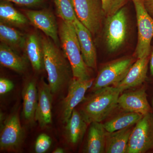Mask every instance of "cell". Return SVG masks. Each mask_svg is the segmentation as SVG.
I'll return each instance as SVG.
<instances>
[{
    "mask_svg": "<svg viewBox=\"0 0 153 153\" xmlns=\"http://www.w3.org/2000/svg\"><path fill=\"white\" fill-rule=\"evenodd\" d=\"M44 67L48 74V84L52 94L60 91L66 84H69L71 66L64 54L57 45L46 38L41 39Z\"/></svg>",
    "mask_w": 153,
    "mask_h": 153,
    "instance_id": "obj_1",
    "label": "cell"
},
{
    "mask_svg": "<svg viewBox=\"0 0 153 153\" xmlns=\"http://www.w3.org/2000/svg\"><path fill=\"white\" fill-rule=\"evenodd\" d=\"M122 93L117 88L111 86L94 91L85 100L79 111L88 124L105 120L118 106Z\"/></svg>",
    "mask_w": 153,
    "mask_h": 153,
    "instance_id": "obj_2",
    "label": "cell"
},
{
    "mask_svg": "<svg viewBox=\"0 0 153 153\" xmlns=\"http://www.w3.org/2000/svg\"><path fill=\"white\" fill-rule=\"evenodd\" d=\"M59 36L63 54L71 66L73 77L81 79H91L89 68L82 57L73 23L63 21L59 27Z\"/></svg>",
    "mask_w": 153,
    "mask_h": 153,
    "instance_id": "obj_3",
    "label": "cell"
},
{
    "mask_svg": "<svg viewBox=\"0 0 153 153\" xmlns=\"http://www.w3.org/2000/svg\"><path fill=\"white\" fill-rule=\"evenodd\" d=\"M127 12L124 7L105 17L103 23V41L107 50L114 53L125 44L128 35Z\"/></svg>",
    "mask_w": 153,
    "mask_h": 153,
    "instance_id": "obj_4",
    "label": "cell"
},
{
    "mask_svg": "<svg viewBox=\"0 0 153 153\" xmlns=\"http://www.w3.org/2000/svg\"><path fill=\"white\" fill-rule=\"evenodd\" d=\"M131 1L135 10L137 27V41L135 56L137 59L149 57L153 38V19L145 9L143 0Z\"/></svg>",
    "mask_w": 153,
    "mask_h": 153,
    "instance_id": "obj_5",
    "label": "cell"
},
{
    "mask_svg": "<svg viewBox=\"0 0 153 153\" xmlns=\"http://www.w3.org/2000/svg\"><path fill=\"white\" fill-rule=\"evenodd\" d=\"M134 63L133 58L124 57L110 61L100 69L92 86L93 91L102 88L115 86L124 79Z\"/></svg>",
    "mask_w": 153,
    "mask_h": 153,
    "instance_id": "obj_6",
    "label": "cell"
},
{
    "mask_svg": "<svg viewBox=\"0 0 153 153\" xmlns=\"http://www.w3.org/2000/svg\"><path fill=\"white\" fill-rule=\"evenodd\" d=\"M76 17L93 36L100 32L105 15L100 0H73Z\"/></svg>",
    "mask_w": 153,
    "mask_h": 153,
    "instance_id": "obj_7",
    "label": "cell"
},
{
    "mask_svg": "<svg viewBox=\"0 0 153 153\" xmlns=\"http://www.w3.org/2000/svg\"><path fill=\"white\" fill-rule=\"evenodd\" d=\"M153 149V115L143 116L134 127L126 153H143Z\"/></svg>",
    "mask_w": 153,
    "mask_h": 153,
    "instance_id": "obj_8",
    "label": "cell"
},
{
    "mask_svg": "<svg viewBox=\"0 0 153 153\" xmlns=\"http://www.w3.org/2000/svg\"><path fill=\"white\" fill-rule=\"evenodd\" d=\"M25 134L19 112L15 111L6 119L1 129V151L13 152L19 149L25 138Z\"/></svg>",
    "mask_w": 153,
    "mask_h": 153,
    "instance_id": "obj_9",
    "label": "cell"
},
{
    "mask_svg": "<svg viewBox=\"0 0 153 153\" xmlns=\"http://www.w3.org/2000/svg\"><path fill=\"white\" fill-rule=\"evenodd\" d=\"M94 81L92 79H71L68 84V93L62 104L61 117L63 123L68 121L75 108L83 101L86 91L92 87Z\"/></svg>",
    "mask_w": 153,
    "mask_h": 153,
    "instance_id": "obj_10",
    "label": "cell"
},
{
    "mask_svg": "<svg viewBox=\"0 0 153 153\" xmlns=\"http://www.w3.org/2000/svg\"><path fill=\"white\" fill-rule=\"evenodd\" d=\"M26 16L33 26L44 32L59 47V29L52 13L47 10H28L26 12Z\"/></svg>",
    "mask_w": 153,
    "mask_h": 153,
    "instance_id": "obj_11",
    "label": "cell"
},
{
    "mask_svg": "<svg viewBox=\"0 0 153 153\" xmlns=\"http://www.w3.org/2000/svg\"><path fill=\"white\" fill-rule=\"evenodd\" d=\"M38 101L35 120L41 128L49 126L52 122V94L48 83L43 79L38 85Z\"/></svg>",
    "mask_w": 153,
    "mask_h": 153,
    "instance_id": "obj_12",
    "label": "cell"
},
{
    "mask_svg": "<svg viewBox=\"0 0 153 153\" xmlns=\"http://www.w3.org/2000/svg\"><path fill=\"white\" fill-rule=\"evenodd\" d=\"M78 41L83 60L89 68L97 67V52L92 34L88 29L76 18L72 22Z\"/></svg>",
    "mask_w": 153,
    "mask_h": 153,
    "instance_id": "obj_13",
    "label": "cell"
},
{
    "mask_svg": "<svg viewBox=\"0 0 153 153\" xmlns=\"http://www.w3.org/2000/svg\"><path fill=\"white\" fill-rule=\"evenodd\" d=\"M118 105L127 112L136 113L143 115L151 112L146 93L143 88L120 95Z\"/></svg>",
    "mask_w": 153,
    "mask_h": 153,
    "instance_id": "obj_14",
    "label": "cell"
},
{
    "mask_svg": "<svg viewBox=\"0 0 153 153\" xmlns=\"http://www.w3.org/2000/svg\"><path fill=\"white\" fill-rule=\"evenodd\" d=\"M149 57L138 58L132 65L127 74L115 87L121 92L142 84L146 77Z\"/></svg>",
    "mask_w": 153,
    "mask_h": 153,
    "instance_id": "obj_15",
    "label": "cell"
},
{
    "mask_svg": "<svg viewBox=\"0 0 153 153\" xmlns=\"http://www.w3.org/2000/svg\"><path fill=\"white\" fill-rule=\"evenodd\" d=\"M23 114L28 123L33 124L35 120L38 101V85L36 80L30 79L25 82L22 90Z\"/></svg>",
    "mask_w": 153,
    "mask_h": 153,
    "instance_id": "obj_16",
    "label": "cell"
},
{
    "mask_svg": "<svg viewBox=\"0 0 153 153\" xmlns=\"http://www.w3.org/2000/svg\"><path fill=\"white\" fill-rule=\"evenodd\" d=\"M83 152L105 153L106 131L103 124L93 122L90 124Z\"/></svg>",
    "mask_w": 153,
    "mask_h": 153,
    "instance_id": "obj_17",
    "label": "cell"
},
{
    "mask_svg": "<svg viewBox=\"0 0 153 153\" xmlns=\"http://www.w3.org/2000/svg\"><path fill=\"white\" fill-rule=\"evenodd\" d=\"M65 134L68 142L76 145L82 140L87 130L88 124L80 111L74 109L71 117L66 123Z\"/></svg>",
    "mask_w": 153,
    "mask_h": 153,
    "instance_id": "obj_18",
    "label": "cell"
},
{
    "mask_svg": "<svg viewBox=\"0 0 153 153\" xmlns=\"http://www.w3.org/2000/svg\"><path fill=\"white\" fill-rule=\"evenodd\" d=\"M134 126L113 132H106L105 153H126Z\"/></svg>",
    "mask_w": 153,
    "mask_h": 153,
    "instance_id": "obj_19",
    "label": "cell"
},
{
    "mask_svg": "<svg viewBox=\"0 0 153 153\" xmlns=\"http://www.w3.org/2000/svg\"><path fill=\"white\" fill-rule=\"evenodd\" d=\"M26 54L34 70L41 71L44 65L41 39L36 34L29 35L25 46Z\"/></svg>",
    "mask_w": 153,
    "mask_h": 153,
    "instance_id": "obj_20",
    "label": "cell"
},
{
    "mask_svg": "<svg viewBox=\"0 0 153 153\" xmlns=\"http://www.w3.org/2000/svg\"><path fill=\"white\" fill-rule=\"evenodd\" d=\"M0 63L19 73L24 72L27 67L25 58L18 55L15 49L2 43L0 44Z\"/></svg>",
    "mask_w": 153,
    "mask_h": 153,
    "instance_id": "obj_21",
    "label": "cell"
},
{
    "mask_svg": "<svg viewBox=\"0 0 153 153\" xmlns=\"http://www.w3.org/2000/svg\"><path fill=\"white\" fill-rule=\"evenodd\" d=\"M143 115L127 112L115 117L103 124L108 132H113L135 125L142 118Z\"/></svg>",
    "mask_w": 153,
    "mask_h": 153,
    "instance_id": "obj_22",
    "label": "cell"
},
{
    "mask_svg": "<svg viewBox=\"0 0 153 153\" xmlns=\"http://www.w3.org/2000/svg\"><path fill=\"white\" fill-rule=\"evenodd\" d=\"M1 22L10 26H22L28 23V19L16 10L9 2L1 1L0 3Z\"/></svg>",
    "mask_w": 153,
    "mask_h": 153,
    "instance_id": "obj_23",
    "label": "cell"
},
{
    "mask_svg": "<svg viewBox=\"0 0 153 153\" xmlns=\"http://www.w3.org/2000/svg\"><path fill=\"white\" fill-rule=\"evenodd\" d=\"M0 40L1 43L7 44L13 49H22L25 48L27 39L18 30L1 22Z\"/></svg>",
    "mask_w": 153,
    "mask_h": 153,
    "instance_id": "obj_24",
    "label": "cell"
},
{
    "mask_svg": "<svg viewBox=\"0 0 153 153\" xmlns=\"http://www.w3.org/2000/svg\"><path fill=\"white\" fill-rule=\"evenodd\" d=\"M57 16L64 22L72 23L76 19L73 0H54Z\"/></svg>",
    "mask_w": 153,
    "mask_h": 153,
    "instance_id": "obj_25",
    "label": "cell"
},
{
    "mask_svg": "<svg viewBox=\"0 0 153 153\" xmlns=\"http://www.w3.org/2000/svg\"><path fill=\"white\" fill-rule=\"evenodd\" d=\"M105 17L115 13L131 0H100Z\"/></svg>",
    "mask_w": 153,
    "mask_h": 153,
    "instance_id": "obj_26",
    "label": "cell"
},
{
    "mask_svg": "<svg viewBox=\"0 0 153 153\" xmlns=\"http://www.w3.org/2000/svg\"><path fill=\"white\" fill-rule=\"evenodd\" d=\"M52 140L47 134H41L36 140L35 151L37 153H44L47 152L51 147Z\"/></svg>",
    "mask_w": 153,
    "mask_h": 153,
    "instance_id": "obj_27",
    "label": "cell"
},
{
    "mask_svg": "<svg viewBox=\"0 0 153 153\" xmlns=\"http://www.w3.org/2000/svg\"><path fill=\"white\" fill-rule=\"evenodd\" d=\"M9 2H13L19 5L24 7H35L42 4L44 0H1Z\"/></svg>",
    "mask_w": 153,
    "mask_h": 153,
    "instance_id": "obj_28",
    "label": "cell"
},
{
    "mask_svg": "<svg viewBox=\"0 0 153 153\" xmlns=\"http://www.w3.org/2000/svg\"><path fill=\"white\" fill-rule=\"evenodd\" d=\"M14 88V84L11 80L1 77L0 79V94L4 95L11 91Z\"/></svg>",
    "mask_w": 153,
    "mask_h": 153,
    "instance_id": "obj_29",
    "label": "cell"
},
{
    "mask_svg": "<svg viewBox=\"0 0 153 153\" xmlns=\"http://www.w3.org/2000/svg\"><path fill=\"white\" fill-rule=\"evenodd\" d=\"M145 8L153 19V0H143Z\"/></svg>",
    "mask_w": 153,
    "mask_h": 153,
    "instance_id": "obj_30",
    "label": "cell"
},
{
    "mask_svg": "<svg viewBox=\"0 0 153 153\" xmlns=\"http://www.w3.org/2000/svg\"><path fill=\"white\" fill-rule=\"evenodd\" d=\"M150 68L151 74L153 76V48L150 58Z\"/></svg>",
    "mask_w": 153,
    "mask_h": 153,
    "instance_id": "obj_31",
    "label": "cell"
},
{
    "mask_svg": "<svg viewBox=\"0 0 153 153\" xmlns=\"http://www.w3.org/2000/svg\"><path fill=\"white\" fill-rule=\"evenodd\" d=\"M64 152V150L61 148H57L53 151V153H63Z\"/></svg>",
    "mask_w": 153,
    "mask_h": 153,
    "instance_id": "obj_32",
    "label": "cell"
},
{
    "mask_svg": "<svg viewBox=\"0 0 153 153\" xmlns=\"http://www.w3.org/2000/svg\"><path fill=\"white\" fill-rule=\"evenodd\" d=\"M152 105H153V100L152 101Z\"/></svg>",
    "mask_w": 153,
    "mask_h": 153,
    "instance_id": "obj_33",
    "label": "cell"
}]
</instances>
